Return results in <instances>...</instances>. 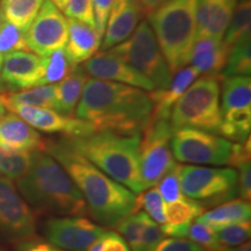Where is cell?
<instances>
[{
    "label": "cell",
    "mask_w": 251,
    "mask_h": 251,
    "mask_svg": "<svg viewBox=\"0 0 251 251\" xmlns=\"http://www.w3.org/2000/svg\"><path fill=\"white\" fill-rule=\"evenodd\" d=\"M180 170L181 165L179 163H175L170 170L163 176L162 179L156 185L163 200L168 203L177 201V200L183 199L185 197L183 190H181Z\"/></svg>",
    "instance_id": "obj_37"
},
{
    "label": "cell",
    "mask_w": 251,
    "mask_h": 251,
    "mask_svg": "<svg viewBox=\"0 0 251 251\" xmlns=\"http://www.w3.org/2000/svg\"><path fill=\"white\" fill-rule=\"evenodd\" d=\"M237 174V194L243 200H250L251 198V166L250 162L243 163L238 166Z\"/></svg>",
    "instance_id": "obj_45"
},
{
    "label": "cell",
    "mask_w": 251,
    "mask_h": 251,
    "mask_svg": "<svg viewBox=\"0 0 251 251\" xmlns=\"http://www.w3.org/2000/svg\"><path fill=\"white\" fill-rule=\"evenodd\" d=\"M144 15L146 11L140 0H113L100 46L102 51L128 39Z\"/></svg>",
    "instance_id": "obj_17"
},
{
    "label": "cell",
    "mask_w": 251,
    "mask_h": 251,
    "mask_svg": "<svg viewBox=\"0 0 251 251\" xmlns=\"http://www.w3.org/2000/svg\"><path fill=\"white\" fill-rule=\"evenodd\" d=\"M5 114H6V108H5L4 103H2L1 100H0V121L2 120V118L5 117Z\"/></svg>",
    "instance_id": "obj_53"
},
{
    "label": "cell",
    "mask_w": 251,
    "mask_h": 251,
    "mask_svg": "<svg viewBox=\"0 0 251 251\" xmlns=\"http://www.w3.org/2000/svg\"><path fill=\"white\" fill-rule=\"evenodd\" d=\"M0 251H4V250H2V249H0Z\"/></svg>",
    "instance_id": "obj_56"
},
{
    "label": "cell",
    "mask_w": 251,
    "mask_h": 251,
    "mask_svg": "<svg viewBox=\"0 0 251 251\" xmlns=\"http://www.w3.org/2000/svg\"><path fill=\"white\" fill-rule=\"evenodd\" d=\"M205 212V206L184 197L165 206L166 224L161 227L163 234L172 237H186L190 226Z\"/></svg>",
    "instance_id": "obj_23"
},
{
    "label": "cell",
    "mask_w": 251,
    "mask_h": 251,
    "mask_svg": "<svg viewBox=\"0 0 251 251\" xmlns=\"http://www.w3.org/2000/svg\"><path fill=\"white\" fill-rule=\"evenodd\" d=\"M91 1H92L94 20H96V29L102 39L113 0H91Z\"/></svg>",
    "instance_id": "obj_42"
},
{
    "label": "cell",
    "mask_w": 251,
    "mask_h": 251,
    "mask_svg": "<svg viewBox=\"0 0 251 251\" xmlns=\"http://www.w3.org/2000/svg\"><path fill=\"white\" fill-rule=\"evenodd\" d=\"M63 13L67 19H74L96 29V20L91 0H68Z\"/></svg>",
    "instance_id": "obj_40"
},
{
    "label": "cell",
    "mask_w": 251,
    "mask_h": 251,
    "mask_svg": "<svg viewBox=\"0 0 251 251\" xmlns=\"http://www.w3.org/2000/svg\"><path fill=\"white\" fill-rule=\"evenodd\" d=\"M230 141L218 134L193 128L176 129L171 140L174 157L190 164L226 165L231 153Z\"/></svg>",
    "instance_id": "obj_10"
},
{
    "label": "cell",
    "mask_w": 251,
    "mask_h": 251,
    "mask_svg": "<svg viewBox=\"0 0 251 251\" xmlns=\"http://www.w3.org/2000/svg\"><path fill=\"white\" fill-rule=\"evenodd\" d=\"M2 21H4V20H2V17H1V14H0V25H1Z\"/></svg>",
    "instance_id": "obj_54"
},
{
    "label": "cell",
    "mask_w": 251,
    "mask_h": 251,
    "mask_svg": "<svg viewBox=\"0 0 251 251\" xmlns=\"http://www.w3.org/2000/svg\"><path fill=\"white\" fill-rule=\"evenodd\" d=\"M146 213L150 219L153 220L159 227H163L166 224L165 220V203L156 186L150 187L146 192H140L139 196L135 197L134 212Z\"/></svg>",
    "instance_id": "obj_32"
},
{
    "label": "cell",
    "mask_w": 251,
    "mask_h": 251,
    "mask_svg": "<svg viewBox=\"0 0 251 251\" xmlns=\"http://www.w3.org/2000/svg\"><path fill=\"white\" fill-rule=\"evenodd\" d=\"M81 67L90 78L125 84L148 92L155 90L151 81L118 55L113 54L111 50L97 52L89 61L83 63Z\"/></svg>",
    "instance_id": "obj_15"
},
{
    "label": "cell",
    "mask_w": 251,
    "mask_h": 251,
    "mask_svg": "<svg viewBox=\"0 0 251 251\" xmlns=\"http://www.w3.org/2000/svg\"><path fill=\"white\" fill-rule=\"evenodd\" d=\"M56 251H62L61 249H58V248H57V249H56Z\"/></svg>",
    "instance_id": "obj_55"
},
{
    "label": "cell",
    "mask_w": 251,
    "mask_h": 251,
    "mask_svg": "<svg viewBox=\"0 0 251 251\" xmlns=\"http://www.w3.org/2000/svg\"><path fill=\"white\" fill-rule=\"evenodd\" d=\"M251 148H250V137L244 142L233 144L231 146V153L229 157L227 165L231 168H238L243 163L250 162Z\"/></svg>",
    "instance_id": "obj_44"
},
{
    "label": "cell",
    "mask_w": 251,
    "mask_h": 251,
    "mask_svg": "<svg viewBox=\"0 0 251 251\" xmlns=\"http://www.w3.org/2000/svg\"><path fill=\"white\" fill-rule=\"evenodd\" d=\"M17 188L26 202L40 212L70 216L90 213L69 175L45 151H33L29 169L17 180Z\"/></svg>",
    "instance_id": "obj_3"
},
{
    "label": "cell",
    "mask_w": 251,
    "mask_h": 251,
    "mask_svg": "<svg viewBox=\"0 0 251 251\" xmlns=\"http://www.w3.org/2000/svg\"><path fill=\"white\" fill-rule=\"evenodd\" d=\"M30 151H6L0 149V174L9 180H18L29 169L31 163Z\"/></svg>",
    "instance_id": "obj_33"
},
{
    "label": "cell",
    "mask_w": 251,
    "mask_h": 251,
    "mask_svg": "<svg viewBox=\"0 0 251 251\" xmlns=\"http://www.w3.org/2000/svg\"><path fill=\"white\" fill-rule=\"evenodd\" d=\"M81 65L74 68L67 77L56 84V101L54 111L65 117H75L77 105L79 102L84 86L89 80Z\"/></svg>",
    "instance_id": "obj_24"
},
{
    "label": "cell",
    "mask_w": 251,
    "mask_h": 251,
    "mask_svg": "<svg viewBox=\"0 0 251 251\" xmlns=\"http://www.w3.org/2000/svg\"><path fill=\"white\" fill-rule=\"evenodd\" d=\"M251 0H238L236 7L226 30L222 41L230 50L233 46L244 39H250Z\"/></svg>",
    "instance_id": "obj_29"
},
{
    "label": "cell",
    "mask_w": 251,
    "mask_h": 251,
    "mask_svg": "<svg viewBox=\"0 0 251 251\" xmlns=\"http://www.w3.org/2000/svg\"><path fill=\"white\" fill-rule=\"evenodd\" d=\"M222 101L221 113L251 109V78L250 76H235L221 79Z\"/></svg>",
    "instance_id": "obj_26"
},
{
    "label": "cell",
    "mask_w": 251,
    "mask_h": 251,
    "mask_svg": "<svg viewBox=\"0 0 251 251\" xmlns=\"http://www.w3.org/2000/svg\"><path fill=\"white\" fill-rule=\"evenodd\" d=\"M56 249L57 248L50 243L36 242V241L31 240L25 241L20 247L21 251H56Z\"/></svg>",
    "instance_id": "obj_47"
},
{
    "label": "cell",
    "mask_w": 251,
    "mask_h": 251,
    "mask_svg": "<svg viewBox=\"0 0 251 251\" xmlns=\"http://www.w3.org/2000/svg\"><path fill=\"white\" fill-rule=\"evenodd\" d=\"M153 251H203L198 244L192 241L185 240L184 237H172L162 240Z\"/></svg>",
    "instance_id": "obj_43"
},
{
    "label": "cell",
    "mask_w": 251,
    "mask_h": 251,
    "mask_svg": "<svg viewBox=\"0 0 251 251\" xmlns=\"http://www.w3.org/2000/svg\"><path fill=\"white\" fill-rule=\"evenodd\" d=\"M36 231V220L17 186L0 177V234L18 242L31 240Z\"/></svg>",
    "instance_id": "obj_11"
},
{
    "label": "cell",
    "mask_w": 251,
    "mask_h": 251,
    "mask_svg": "<svg viewBox=\"0 0 251 251\" xmlns=\"http://www.w3.org/2000/svg\"><path fill=\"white\" fill-rule=\"evenodd\" d=\"M251 129V109H238L222 114L219 134L225 139L244 142L249 139Z\"/></svg>",
    "instance_id": "obj_30"
},
{
    "label": "cell",
    "mask_w": 251,
    "mask_h": 251,
    "mask_svg": "<svg viewBox=\"0 0 251 251\" xmlns=\"http://www.w3.org/2000/svg\"><path fill=\"white\" fill-rule=\"evenodd\" d=\"M43 58H45V71H43V76L41 78L39 86L59 83L75 68L69 61L64 49L56 50L52 54Z\"/></svg>",
    "instance_id": "obj_34"
},
{
    "label": "cell",
    "mask_w": 251,
    "mask_h": 251,
    "mask_svg": "<svg viewBox=\"0 0 251 251\" xmlns=\"http://www.w3.org/2000/svg\"><path fill=\"white\" fill-rule=\"evenodd\" d=\"M45 0H0L2 20L26 31Z\"/></svg>",
    "instance_id": "obj_28"
},
{
    "label": "cell",
    "mask_w": 251,
    "mask_h": 251,
    "mask_svg": "<svg viewBox=\"0 0 251 251\" xmlns=\"http://www.w3.org/2000/svg\"><path fill=\"white\" fill-rule=\"evenodd\" d=\"M199 76L196 69L188 65L172 75L171 81L165 89H156L150 91L149 97L152 103V120H169L172 107L177 100L183 96L186 89Z\"/></svg>",
    "instance_id": "obj_20"
},
{
    "label": "cell",
    "mask_w": 251,
    "mask_h": 251,
    "mask_svg": "<svg viewBox=\"0 0 251 251\" xmlns=\"http://www.w3.org/2000/svg\"><path fill=\"white\" fill-rule=\"evenodd\" d=\"M198 0H168L148 14L162 54L172 75L190 63L197 39Z\"/></svg>",
    "instance_id": "obj_5"
},
{
    "label": "cell",
    "mask_w": 251,
    "mask_h": 251,
    "mask_svg": "<svg viewBox=\"0 0 251 251\" xmlns=\"http://www.w3.org/2000/svg\"><path fill=\"white\" fill-rule=\"evenodd\" d=\"M0 100L7 105H26L33 107L54 109L56 101V84L31 87L19 92L0 93Z\"/></svg>",
    "instance_id": "obj_27"
},
{
    "label": "cell",
    "mask_w": 251,
    "mask_h": 251,
    "mask_svg": "<svg viewBox=\"0 0 251 251\" xmlns=\"http://www.w3.org/2000/svg\"><path fill=\"white\" fill-rule=\"evenodd\" d=\"M224 251H251V244L250 242H246L238 247H234V248H227Z\"/></svg>",
    "instance_id": "obj_49"
},
{
    "label": "cell",
    "mask_w": 251,
    "mask_h": 251,
    "mask_svg": "<svg viewBox=\"0 0 251 251\" xmlns=\"http://www.w3.org/2000/svg\"><path fill=\"white\" fill-rule=\"evenodd\" d=\"M46 139L17 114L5 115L0 121V149L6 151H43Z\"/></svg>",
    "instance_id": "obj_18"
},
{
    "label": "cell",
    "mask_w": 251,
    "mask_h": 251,
    "mask_svg": "<svg viewBox=\"0 0 251 251\" xmlns=\"http://www.w3.org/2000/svg\"><path fill=\"white\" fill-rule=\"evenodd\" d=\"M2 61H4V56L0 55V92H2V90L5 89L4 85H2V81H1V67H2Z\"/></svg>",
    "instance_id": "obj_52"
},
{
    "label": "cell",
    "mask_w": 251,
    "mask_h": 251,
    "mask_svg": "<svg viewBox=\"0 0 251 251\" xmlns=\"http://www.w3.org/2000/svg\"><path fill=\"white\" fill-rule=\"evenodd\" d=\"M67 20L68 41L64 50L72 67L76 68L98 52L102 39L94 28L74 19Z\"/></svg>",
    "instance_id": "obj_21"
},
{
    "label": "cell",
    "mask_w": 251,
    "mask_h": 251,
    "mask_svg": "<svg viewBox=\"0 0 251 251\" xmlns=\"http://www.w3.org/2000/svg\"><path fill=\"white\" fill-rule=\"evenodd\" d=\"M72 146L108 177L131 192H142L139 149L141 133L94 131L83 137H68Z\"/></svg>",
    "instance_id": "obj_4"
},
{
    "label": "cell",
    "mask_w": 251,
    "mask_h": 251,
    "mask_svg": "<svg viewBox=\"0 0 251 251\" xmlns=\"http://www.w3.org/2000/svg\"><path fill=\"white\" fill-rule=\"evenodd\" d=\"M187 236L191 241L198 244L203 251H224L225 248L221 247L216 238L215 231L212 228L196 221L190 226Z\"/></svg>",
    "instance_id": "obj_39"
},
{
    "label": "cell",
    "mask_w": 251,
    "mask_h": 251,
    "mask_svg": "<svg viewBox=\"0 0 251 251\" xmlns=\"http://www.w3.org/2000/svg\"><path fill=\"white\" fill-rule=\"evenodd\" d=\"M49 1L51 2L52 5H55L56 7L59 9V11H63L65 6H67L68 0H49Z\"/></svg>",
    "instance_id": "obj_51"
},
{
    "label": "cell",
    "mask_w": 251,
    "mask_h": 251,
    "mask_svg": "<svg viewBox=\"0 0 251 251\" xmlns=\"http://www.w3.org/2000/svg\"><path fill=\"white\" fill-rule=\"evenodd\" d=\"M100 249H101V236H100L99 238H97L94 242L91 244V246L89 247V249H87L86 251H100Z\"/></svg>",
    "instance_id": "obj_50"
},
{
    "label": "cell",
    "mask_w": 251,
    "mask_h": 251,
    "mask_svg": "<svg viewBox=\"0 0 251 251\" xmlns=\"http://www.w3.org/2000/svg\"><path fill=\"white\" fill-rule=\"evenodd\" d=\"M108 50L151 81L155 90L170 84L172 74L147 20L141 21L128 39Z\"/></svg>",
    "instance_id": "obj_7"
},
{
    "label": "cell",
    "mask_w": 251,
    "mask_h": 251,
    "mask_svg": "<svg viewBox=\"0 0 251 251\" xmlns=\"http://www.w3.org/2000/svg\"><path fill=\"white\" fill-rule=\"evenodd\" d=\"M250 203L243 199H231L220 203V206L214 209L203 212L196 221L212 228L213 230H218L226 226L250 221Z\"/></svg>",
    "instance_id": "obj_25"
},
{
    "label": "cell",
    "mask_w": 251,
    "mask_h": 251,
    "mask_svg": "<svg viewBox=\"0 0 251 251\" xmlns=\"http://www.w3.org/2000/svg\"><path fill=\"white\" fill-rule=\"evenodd\" d=\"M43 151L64 169L85 199L91 215L100 224L113 227L134 212V192L97 168L68 137L46 140Z\"/></svg>",
    "instance_id": "obj_1"
},
{
    "label": "cell",
    "mask_w": 251,
    "mask_h": 251,
    "mask_svg": "<svg viewBox=\"0 0 251 251\" xmlns=\"http://www.w3.org/2000/svg\"><path fill=\"white\" fill-rule=\"evenodd\" d=\"M174 133L170 120L152 119L141 131L139 165L143 190L156 186L176 163L171 149Z\"/></svg>",
    "instance_id": "obj_8"
},
{
    "label": "cell",
    "mask_w": 251,
    "mask_h": 251,
    "mask_svg": "<svg viewBox=\"0 0 251 251\" xmlns=\"http://www.w3.org/2000/svg\"><path fill=\"white\" fill-rule=\"evenodd\" d=\"M68 41V20L49 0H45L39 13L26 30L28 50L47 57L56 50L64 49Z\"/></svg>",
    "instance_id": "obj_12"
},
{
    "label": "cell",
    "mask_w": 251,
    "mask_h": 251,
    "mask_svg": "<svg viewBox=\"0 0 251 251\" xmlns=\"http://www.w3.org/2000/svg\"><path fill=\"white\" fill-rule=\"evenodd\" d=\"M221 77L203 75L187 87L172 107L170 120L174 129L193 128L219 134L222 121Z\"/></svg>",
    "instance_id": "obj_6"
},
{
    "label": "cell",
    "mask_w": 251,
    "mask_h": 251,
    "mask_svg": "<svg viewBox=\"0 0 251 251\" xmlns=\"http://www.w3.org/2000/svg\"><path fill=\"white\" fill-rule=\"evenodd\" d=\"M149 93L137 87L89 78L75 117L90 122L96 131L137 134L151 118Z\"/></svg>",
    "instance_id": "obj_2"
},
{
    "label": "cell",
    "mask_w": 251,
    "mask_h": 251,
    "mask_svg": "<svg viewBox=\"0 0 251 251\" xmlns=\"http://www.w3.org/2000/svg\"><path fill=\"white\" fill-rule=\"evenodd\" d=\"M29 51L26 43V31L2 21L0 25V55L13 51Z\"/></svg>",
    "instance_id": "obj_36"
},
{
    "label": "cell",
    "mask_w": 251,
    "mask_h": 251,
    "mask_svg": "<svg viewBox=\"0 0 251 251\" xmlns=\"http://www.w3.org/2000/svg\"><path fill=\"white\" fill-rule=\"evenodd\" d=\"M238 0H198L197 37L222 40Z\"/></svg>",
    "instance_id": "obj_19"
},
{
    "label": "cell",
    "mask_w": 251,
    "mask_h": 251,
    "mask_svg": "<svg viewBox=\"0 0 251 251\" xmlns=\"http://www.w3.org/2000/svg\"><path fill=\"white\" fill-rule=\"evenodd\" d=\"M140 1L142 2L144 11H146V15H148L162 4H164L165 1H168V0H140Z\"/></svg>",
    "instance_id": "obj_48"
},
{
    "label": "cell",
    "mask_w": 251,
    "mask_h": 251,
    "mask_svg": "<svg viewBox=\"0 0 251 251\" xmlns=\"http://www.w3.org/2000/svg\"><path fill=\"white\" fill-rule=\"evenodd\" d=\"M214 231L221 247L227 249V248L241 246V244L246 243L249 240L251 225L250 221L240 222V224L226 226V227L220 228Z\"/></svg>",
    "instance_id": "obj_38"
},
{
    "label": "cell",
    "mask_w": 251,
    "mask_h": 251,
    "mask_svg": "<svg viewBox=\"0 0 251 251\" xmlns=\"http://www.w3.org/2000/svg\"><path fill=\"white\" fill-rule=\"evenodd\" d=\"M163 237H164V234H163L161 227L149 216H147L136 251H153L162 242Z\"/></svg>",
    "instance_id": "obj_41"
},
{
    "label": "cell",
    "mask_w": 251,
    "mask_h": 251,
    "mask_svg": "<svg viewBox=\"0 0 251 251\" xmlns=\"http://www.w3.org/2000/svg\"><path fill=\"white\" fill-rule=\"evenodd\" d=\"M45 71V58L31 51H13L4 56L1 81L9 90H27L39 86Z\"/></svg>",
    "instance_id": "obj_16"
},
{
    "label": "cell",
    "mask_w": 251,
    "mask_h": 251,
    "mask_svg": "<svg viewBox=\"0 0 251 251\" xmlns=\"http://www.w3.org/2000/svg\"><path fill=\"white\" fill-rule=\"evenodd\" d=\"M180 181L185 197L205 205H220L237 194V171L230 168L181 165Z\"/></svg>",
    "instance_id": "obj_9"
},
{
    "label": "cell",
    "mask_w": 251,
    "mask_h": 251,
    "mask_svg": "<svg viewBox=\"0 0 251 251\" xmlns=\"http://www.w3.org/2000/svg\"><path fill=\"white\" fill-rule=\"evenodd\" d=\"M5 108L17 114L34 129L45 133L62 134L65 137H83L96 131L90 122L76 117H65L54 109L15 103L7 105Z\"/></svg>",
    "instance_id": "obj_14"
},
{
    "label": "cell",
    "mask_w": 251,
    "mask_h": 251,
    "mask_svg": "<svg viewBox=\"0 0 251 251\" xmlns=\"http://www.w3.org/2000/svg\"><path fill=\"white\" fill-rule=\"evenodd\" d=\"M105 231V228L81 216L51 218L45 224L49 243L67 251H86Z\"/></svg>",
    "instance_id": "obj_13"
},
{
    "label": "cell",
    "mask_w": 251,
    "mask_h": 251,
    "mask_svg": "<svg viewBox=\"0 0 251 251\" xmlns=\"http://www.w3.org/2000/svg\"><path fill=\"white\" fill-rule=\"evenodd\" d=\"M229 49L224 41L213 37H197L191 51V67L199 75H213L221 77L227 64Z\"/></svg>",
    "instance_id": "obj_22"
},
{
    "label": "cell",
    "mask_w": 251,
    "mask_h": 251,
    "mask_svg": "<svg viewBox=\"0 0 251 251\" xmlns=\"http://www.w3.org/2000/svg\"><path fill=\"white\" fill-rule=\"evenodd\" d=\"M100 251H130L124 237L115 231H107L101 235Z\"/></svg>",
    "instance_id": "obj_46"
},
{
    "label": "cell",
    "mask_w": 251,
    "mask_h": 251,
    "mask_svg": "<svg viewBox=\"0 0 251 251\" xmlns=\"http://www.w3.org/2000/svg\"><path fill=\"white\" fill-rule=\"evenodd\" d=\"M250 39H244L229 50L227 64L221 74V79L235 76L251 75V46Z\"/></svg>",
    "instance_id": "obj_31"
},
{
    "label": "cell",
    "mask_w": 251,
    "mask_h": 251,
    "mask_svg": "<svg viewBox=\"0 0 251 251\" xmlns=\"http://www.w3.org/2000/svg\"><path fill=\"white\" fill-rule=\"evenodd\" d=\"M147 216L148 215L142 211L130 213L129 215L125 216L114 226L119 233H121L122 236L126 238L131 251H136L137 249Z\"/></svg>",
    "instance_id": "obj_35"
}]
</instances>
